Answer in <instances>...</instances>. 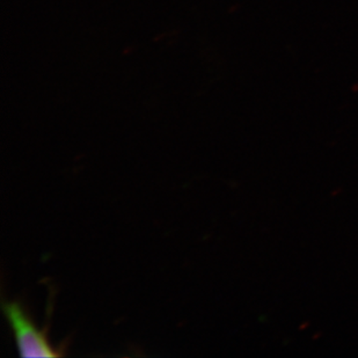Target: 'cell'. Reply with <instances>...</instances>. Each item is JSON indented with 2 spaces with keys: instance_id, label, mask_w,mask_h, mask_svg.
Wrapping results in <instances>:
<instances>
[{
  "instance_id": "obj_1",
  "label": "cell",
  "mask_w": 358,
  "mask_h": 358,
  "mask_svg": "<svg viewBox=\"0 0 358 358\" xmlns=\"http://www.w3.org/2000/svg\"><path fill=\"white\" fill-rule=\"evenodd\" d=\"M1 306L22 357H57L64 354V349L57 350L49 343L47 326L38 329L20 301H3Z\"/></svg>"
}]
</instances>
